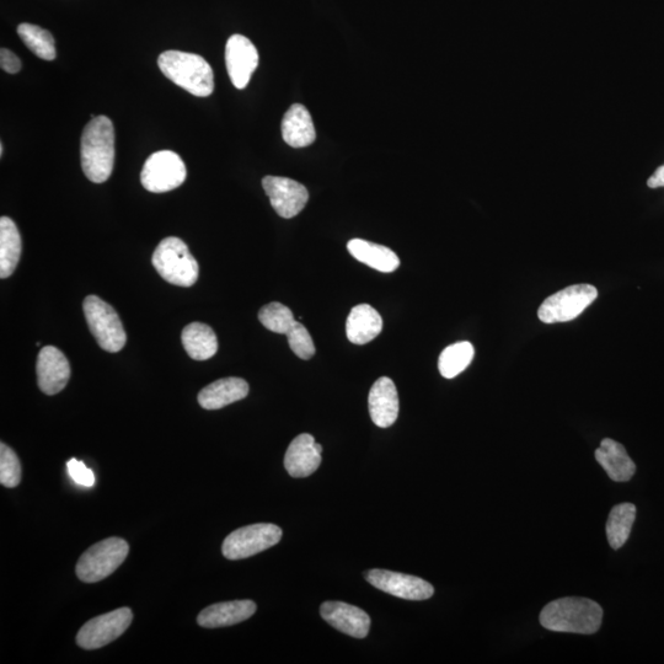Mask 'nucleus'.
<instances>
[{"mask_svg":"<svg viewBox=\"0 0 664 664\" xmlns=\"http://www.w3.org/2000/svg\"><path fill=\"white\" fill-rule=\"evenodd\" d=\"M540 624L555 633L596 634L601 629L603 609L587 598H561L540 613Z\"/></svg>","mask_w":664,"mask_h":664,"instance_id":"nucleus-1","label":"nucleus"},{"mask_svg":"<svg viewBox=\"0 0 664 664\" xmlns=\"http://www.w3.org/2000/svg\"><path fill=\"white\" fill-rule=\"evenodd\" d=\"M80 157L91 182L103 184L109 180L115 163V130L109 117H93L84 128Z\"/></svg>","mask_w":664,"mask_h":664,"instance_id":"nucleus-2","label":"nucleus"},{"mask_svg":"<svg viewBox=\"0 0 664 664\" xmlns=\"http://www.w3.org/2000/svg\"><path fill=\"white\" fill-rule=\"evenodd\" d=\"M158 66L164 76L198 98H207L214 90L213 71L205 58L181 51H166Z\"/></svg>","mask_w":664,"mask_h":664,"instance_id":"nucleus-3","label":"nucleus"},{"mask_svg":"<svg viewBox=\"0 0 664 664\" xmlns=\"http://www.w3.org/2000/svg\"><path fill=\"white\" fill-rule=\"evenodd\" d=\"M152 262L154 269L171 285L191 287L198 280L200 267L187 245L179 238L162 240L154 251Z\"/></svg>","mask_w":664,"mask_h":664,"instance_id":"nucleus-4","label":"nucleus"},{"mask_svg":"<svg viewBox=\"0 0 664 664\" xmlns=\"http://www.w3.org/2000/svg\"><path fill=\"white\" fill-rule=\"evenodd\" d=\"M130 546L121 538L101 540L80 556L77 576L85 583H96L114 574L126 560Z\"/></svg>","mask_w":664,"mask_h":664,"instance_id":"nucleus-5","label":"nucleus"},{"mask_svg":"<svg viewBox=\"0 0 664 664\" xmlns=\"http://www.w3.org/2000/svg\"><path fill=\"white\" fill-rule=\"evenodd\" d=\"M83 309L91 335L99 346L106 352H120L126 345L127 336L116 310L96 296L85 298Z\"/></svg>","mask_w":664,"mask_h":664,"instance_id":"nucleus-6","label":"nucleus"},{"mask_svg":"<svg viewBox=\"0 0 664 664\" xmlns=\"http://www.w3.org/2000/svg\"><path fill=\"white\" fill-rule=\"evenodd\" d=\"M597 288L591 285L570 286L545 299L538 310L544 324L567 323L575 320L596 301Z\"/></svg>","mask_w":664,"mask_h":664,"instance_id":"nucleus-7","label":"nucleus"},{"mask_svg":"<svg viewBox=\"0 0 664 664\" xmlns=\"http://www.w3.org/2000/svg\"><path fill=\"white\" fill-rule=\"evenodd\" d=\"M282 529L270 523L253 524L234 530L224 540L222 551L228 560L248 559L280 543Z\"/></svg>","mask_w":664,"mask_h":664,"instance_id":"nucleus-8","label":"nucleus"},{"mask_svg":"<svg viewBox=\"0 0 664 664\" xmlns=\"http://www.w3.org/2000/svg\"><path fill=\"white\" fill-rule=\"evenodd\" d=\"M185 180V163L178 154L171 151L152 154L144 164L141 174L144 189L154 194L178 189Z\"/></svg>","mask_w":664,"mask_h":664,"instance_id":"nucleus-9","label":"nucleus"},{"mask_svg":"<svg viewBox=\"0 0 664 664\" xmlns=\"http://www.w3.org/2000/svg\"><path fill=\"white\" fill-rule=\"evenodd\" d=\"M133 613L130 608H120L88 621L79 630L77 644L84 650H98L111 644L130 628Z\"/></svg>","mask_w":664,"mask_h":664,"instance_id":"nucleus-10","label":"nucleus"},{"mask_svg":"<svg viewBox=\"0 0 664 664\" xmlns=\"http://www.w3.org/2000/svg\"><path fill=\"white\" fill-rule=\"evenodd\" d=\"M262 186L269 196L271 206L278 216L293 218L304 210L309 200L307 187L299 182L281 176H266Z\"/></svg>","mask_w":664,"mask_h":664,"instance_id":"nucleus-11","label":"nucleus"},{"mask_svg":"<svg viewBox=\"0 0 664 664\" xmlns=\"http://www.w3.org/2000/svg\"><path fill=\"white\" fill-rule=\"evenodd\" d=\"M372 586L406 601H426L435 593V588L422 578L398 574L387 570H371L366 574Z\"/></svg>","mask_w":664,"mask_h":664,"instance_id":"nucleus-12","label":"nucleus"},{"mask_svg":"<svg viewBox=\"0 0 664 664\" xmlns=\"http://www.w3.org/2000/svg\"><path fill=\"white\" fill-rule=\"evenodd\" d=\"M226 64L234 87L245 89L259 66V52L248 37L233 35L226 46Z\"/></svg>","mask_w":664,"mask_h":664,"instance_id":"nucleus-13","label":"nucleus"},{"mask_svg":"<svg viewBox=\"0 0 664 664\" xmlns=\"http://www.w3.org/2000/svg\"><path fill=\"white\" fill-rule=\"evenodd\" d=\"M36 372L39 388L46 395L61 393L71 378V366L67 357L53 346H46L40 351Z\"/></svg>","mask_w":664,"mask_h":664,"instance_id":"nucleus-14","label":"nucleus"},{"mask_svg":"<svg viewBox=\"0 0 664 664\" xmlns=\"http://www.w3.org/2000/svg\"><path fill=\"white\" fill-rule=\"evenodd\" d=\"M321 617L332 628L346 635L364 639L371 629V618L355 605L342 602H325L320 608Z\"/></svg>","mask_w":664,"mask_h":664,"instance_id":"nucleus-15","label":"nucleus"},{"mask_svg":"<svg viewBox=\"0 0 664 664\" xmlns=\"http://www.w3.org/2000/svg\"><path fill=\"white\" fill-rule=\"evenodd\" d=\"M369 414L378 427L393 426L399 416V396L392 379L382 377L373 384L368 396Z\"/></svg>","mask_w":664,"mask_h":664,"instance_id":"nucleus-16","label":"nucleus"},{"mask_svg":"<svg viewBox=\"0 0 664 664\" xmlns=\"http://www.w3.org/2000/svg\"><path fill=\"white\" fill-rule=\"evenodd\" d=\"M321 464V452L312 435L294 438L289 444L285 457V468L292 478H307L318 470Z\"/></svg>","mask_w":664,"mask_h":664,"instance_id":"nucleus-17","label":"nucleus"},{"mask_svg":"<svg viewBox=\"0 0 664 664\" xmlns=\"http://www.w3.org/2000/svg\"><path fill=\"white\" fill-rule=\"evenodd\" d=\"M256 604L253 601H233L213 604L198 614L197 623L206 629L226 628L243 623L253 617Z\"/></svg>","mask_w":664,"mask_h":664,"instance_id":"nucleus-18","label":"nucleus"},{"mask_svg":"<svg viewBox=\"0 0 664 664\" xmlns=\"http://www.w3.org/2000/svg\"><path fill=\"white\" fill-rule=\"evenodd\" d=\"M249 394V384L242 378L219 379L198 394V404L206 410H219L243 400Z\"/></svg>","mask_w":664,"mask_h":664,"instance_id":"nucleus-19","label":"nucleus"},{"mask_svg":"<svg viewBox=\"0 0 664 664\" xmlns=\"http://www.w3.org/2000/svg\"><path fill=\"white\" fill-rule=\"evenodd\" d=\"M596 459L609 478L617 483H626L633 478L636 465L629 457L623 444L614 439L605 438L596 451Z\"/></svg>","mask_w":664,"mask_h":664,"instance_id":"nucleus-20","label":"nucleus"},{"mask_svg":"<svg viewBox=\"0 0 664 664\" xmlns=\"http://www.w3.org/2000/svg\"><path fill=\"white\" fill-rule=\"evenodd\" d=\"M383 330V319L369 304H360L351 310L346 323L347 339L355 345H366Z\"/></svg>","mask_w":664,"mask_h":664,"instance_id":"nucleus-21","label":"nucleus"},{"mask_svg":"<svg viewBox=\"0 0 664 664\" xmlns=\"http://www.w3.org/2000/svg\"><path fill=\"white\" fill-rule=\"evenodd\" d=\"M282 136L293 148L308 147L315 142L317 133L307 107L301 104L289 107L282 121Z\"/></svg>","mask_w":664,"mask_h":664,"instance_id":"nucleus-22","label":"nucleus"},{"mask_svg":"<svg viewBox=\"0 0 664 664\" xmlns=\"http://www.w3.org/2000/svg\"><path fill=\"white\" fill-rule=\"evenodd\" d=\"M347 249L356 260L380 272H394L400 266L398 255L387 246L363 239H352L351 242H348Z\"/></svg>","mask_w":664,"mask_h":664,"instance_id":"nucleus-23","label":"nucleus"},{"mask_svg":"<svg viewBox=\"0 0 664 664\" xmlns=\"http://www.w3.org/2000/svg\"><path fill=\"white\" fill-rule=\"evenodd\" d=\"M187 355L195 361L210 360L218 351V340L210 326L202 323L187 325L181 334Z\"/></svg>","mask_w":664,"mask_h":664,"instance_id":"nucleus-24","label":"nucleus"},{"mask_svg":"<svg viewBox=\"0 0 664 664\" xmlns=\"http://www.w3.org/2000/svg\"><path fill=\"white\" fill-rule=\"evenodd\" d=\"M21 249V237L18 227L8 217L0 219V277L8 278L13 275L19 264Z\"/></svg>","mask_w":664,"mask_h":664,"instance_id":"nucleus-25","label":"nucleus"},{"mask_svg":"<svg viewBox=\"0 0 664 664\" xmlns=\"http://www.w3.org/2000/svg\"><path fill=\"white\" fill-rule=\"evenodd\" d=\"M636 512V506L633 503H621L610 512L607 522V537L614 550L620 549L628 542Z\"/></svg>","mask_w":664,"mask_h":664,"instance_id":"nucleus-26","label":"nucleus"},{"mask_svg":"<svg viewBox=\"0 0 664 664\" xmlns=\"http://www.w3.org/2000/svg\"><path fill=\"white\" fill-rule=\"evenodd\" d=\"M474 355V346L468 341L457 342V344L448 346L439 356V372H441L442 377L453 379L470 366Z\"/></svg>","mask_w":664,"mask_h":664,"instance_id":"nucleus-27","label":"nucleus"},{"mask_svg":"<svg viewBox=\"0 0 664 664\" xmlns=\"http://www.w3.org/2000/svg\"><path fill=\"white\" fill-rule=\"evenodd\" d=\"M18 34L24 44L35 53L37 57L45 61H53L56 58L55 39L50 31L40 26L28 23L20 24Z\"/></svg>","mask_w":664,"mask_h":664,"instance_id":"nucleus-28","label":"nucleus"},{"mask_svg":"<svg viewBox=\"0 0 664 664\" xmlns=\"http://www.w3.org/2000/svg\"><path fill=\"white\" fill-rule=\"evenodd\" d=\"M259 320L267 330L283 335H286L297 321L294 319L292 310L278 302L265 305L260 310Z\"/></svg>","mask_w":664,"mask_h":664,"instance_id":"nucleus-29","label":"nucleus"},{"mask_svg":"<svg viewBox=\"0 0 664 664\" xmlns=\"http://www.w3.org/2000/svg\"><path fill=\"white\" fill-rule=\"evenodd\" d=\"M21 481V464L18 455L7 444H0V484L14 489Z\"/></svg>","mask_w":664,"mask_h":664,"instance_id":"nucleus-30","label":"nucleus"},{"mask_svg":"<svg viewBox=\"0 0 664 664\" xmlns=\"http://www.w3.org/2000/svg\"><path fill=\"white\" fill-rule=\"evenodd\" d=\"M289 347L302 360H310L315 355V346L309 331L301 323L293 324L286 334Z\"/></svg>","mask_w":664,"mask_h":664,"instance_id":"nucleus-31","label":"nucleus"},{"mask_svg":"<svg viewBox=\"0 0 664 664\" xmlns=\"http://www.w3.org/2000/svg\"><path fill=\"white\" fill-rule=\"evenodd\" d=\"M67 469L74 483L85 487H91L95 485V475L93 470H90L87 465L79 462V460L74 458L69 460L67 463Z\"/></svg>","mask_w":664,"mask_h":664,"instance_id":"nucleus-32","label":"nucleus"},{"mask_svg":"<svg viewBox=\"0 0 664 664\" xmlns=\"http://www.w3.org/2000/svg\"><path fill=\"white\" fill-rule=\"evenodd\" d=\"M0 66H2L3 71L16 74L21 69V62L12 51L2 48V51H0Z\"/></svg>","mask_w":664,"mask_h":664,"instance_id":"nucleus-33","label":"nucleus"},{"mask_svg":"<svg viewBox=\"0 0 664 664\" xmlns=\"http://www.w3.org/2000/svg\"><path fill=\"white\" fill-rule=\"evenodd\" d=\"M647 185L651 189H658V187H664V166L658 168L656 173L652 175V178L647 181Z\"/></svg>","mask_w":664,"mask_h":664,"instance_id":"nucleus-34","label":"nucleus"},{"mask_svg":"<svg viewBox=\"0 0 664 664\" xmlns=\"http://www.w3.org/2000/svg\"><path fill=\"white\" fill-rule=\"evenodd\" d=\"M3 152H4L3 144H0V155H3Z\"/></svg>","mask_w":664,"mask_h":664,"instance_id":"nucleus-35","label":"nucleus"}]
</instances>
